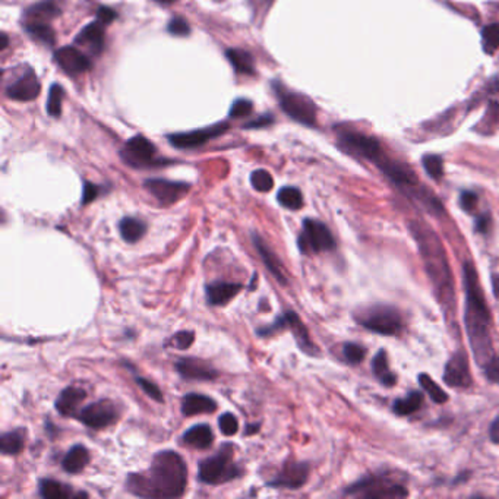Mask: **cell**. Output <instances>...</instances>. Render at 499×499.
<instances>
[{"mask_svg": "<svg viewBox=\"0 0 499 499\" xmlns=\"http://www.w3.org/2000/svg\"><path fill=\"white\" fill-rule=\"evenodd\" d=\"M187 485L185 460L175 451H160L152 458L149 469L132 473L126 479V489L141 498H179Z\"/></svg>", "mask_w": 499, "mask_h": 499, "instance_id": "1", "label": "cell"}, {"mask_svg": "<svg viewBox=\"0 0 499 499\" xmlns=\"http://www.w3.org/2000/svg\"><path fill=\"white\" fill-rule=\"evenodd\" d=\"M463 274L464 287H466V314H464L466 331L476 362L486 366L492 359L491 317L474 267L470 262H466Z\"/></svg>", "mask_w": 499, "mask_h": 499, "instance_id": "2", "label": "cell"}, {"mask_svg": "<svg viewBox=\"0 0 499 499\" xmlns=\"http://www.w3.org/2000/svg\"><path fill=\"white\" fill-rule=\"evenodd\" d=\"M411 233L418 240V246L441 302H453V279L446 261L445 251L437 234L425 225H411Z\"/></svg>", "mask_w": 499, "mask_h": 499, "instance_id": "3", "label": "cell"}, {"mask_svg": "<svg viewBox=\"0 0 499 499\" xmlns=\"http://www.w3.org/2000/svg\"><path fill=\"white\" fill-rule=\"evenodd\" d=\"M233 445L227 444L213 457L199 463L198 479L205 485H221L240 477L242 469L233 461Z\"/></svg>", "mask_w": 499, "mask_h": 499, "instance_id": "4", "label": "cell"}, {"mask_svg": "<svg viewBox=\"0 0 499 499\" xmlns=\"http://www.w3.org/2000/svg\"><path fill=\"white\" fill-rule=\"evenodd\" d=\"M272 88L277 95L280 106L287 116H290L296 122L306 125V126H315L317 124V107L311 98H307L303 94L288 91L283 84L272 82Z\"/></svg>", "mask_w": 499, "mask_h": 499, "instance_id": "5", "label": "cell"}, {"mask_svg": "<svg viewBox=\"0 0 499 499\" xmlns=\"http://www.w3.org/2000/svg\"><path fill=\"white\" fill-rule=\"evenodd\" d=\"M357 319L365 328L382 335L397 334L403 325L400 314L388 306H372L359 314Z\"/></svg>", "mask_w": 499, "mask_h": 499, "instance_id": "6", "label": "cell"}, {"mask_svg": "<svg viewBox=\"0 0 499 499\" xmlns=\"http://www.w3.org/2000/svg\"><path fill=\"white\" fill-rule=\"evenodd\" d=\"M298 246L302 253H319L335 248L334 237L324 222L312 218L303 221V229L298 239Z\"/></svg>", "mask_w": 499, "mask_h": 499, "instance_id": "7", "label": "cell"}, {"mask_svg": "<svg viewBox=\"0 0 499 499\" xmlns=\"http://www.w3.org/2000/svg\"><path fill=\"white\" fill-rule=\"evenodd\" d=\"M156 154L157 149L149 140H147L145 136L136 135L126 142L120 156L131 167H151L164 163L156 159Z\"/></svg>", "mask_w": 499, "mask_h": 499, "instance_id": "8", "label": "cell"}, {"mask_svg": "<svg viewBox=\"0 0 499 499\" xmlns=\"http://www.w3.org/2000/svg\"><path fill=\"white\" fill-rule=\"evenodd\" d=\"M338 144L346 152L375 163H378L384 157L380 142L373 140V138L362 133H353V132L342 133L340 136Z\"/></svg>", "mask_w": 499, "mask_h": 499, "instance_id": "9", "label": "cell"}, {"mask_svg": "<svg viewBox=\"0 0 499 499\" xmlns=\"http://www.w3.org/2000/svg\"><path fill=\"white\" fill-rule=\"evenodd\" d=\"M284 328H290L293 331V335L299 344V347L306 352L307 354H317V347L315 344L312 342L311 337H309V333L306 330V326L303 325V322L300 321V318L295 314V312H287L283 317H280L277 321H275L271 326H267V328H261L258 331L260 335H270L279 330H284Z\"/></svg>", "mask_w": 499, "mask_h": 499, "instance_id": "10", "label": "cell"}, {"mask_svg": "<svg viewBox=\"0 0 499 499\" xmlns=\"http://www.w3.org/2000/svg\"><path fill=\"white\" fill-rule=\"evenodd\" d=\"M78 419L91 429H102L117 420V407L110 400H98L78 413Z\"/></svg>", "mask_w": 499, "mask_h": 499, "instance_id": "11", "label": "cell"}, {"mask_svg": "<svg viewBox=\"0 0 499 499\" xmlns=\"http://www.w3.org/2000/svg\"><path fill=\"white\" fill-rule=\"evenodd\" d=\"M227 129H229V124H217L214 126L197 129L192 132L173 133V135H168L167 138H168V142L173 147L180 149H189L206 144L210 140H213V138L226 133Z\"/></svg>", "mask_w": 499, "mask_h": 499, "instance_id": "12", "label": "cell"}, {"mask_svg": "<svg viewBox=\"0 0 499 499\" xmlns=\"http://www.w3.org/2000/svg\"><path fill=\"white\" fill-rule=\"evenodd\" d=\"M144 186L161 205H171L178 202L189 192V187H191L187 183L171 182L166 179H148L145 180Z\"/></svg>", "mask_w": 499, "mask_h": 499, "instance_id": "13", "label": "cell"}, {"mask_svg": "<svg viewBox=\"0 0 499 499\" xmlns=\"http://www.w3.org/2000/svg\"><path fill=\"white\" fill-rule=\"evenodd\" d=\"M309 476V466L306 463H286L281 472L268 481V485L272 488H283V489H299L302 488Z\"/></svg>", "mask_w": 499, "mask_h": 499, "instance_id": "14", "label": "cell"}, {"mask_svg": "<svg viewBox=\"0 0 499 499\" xmlns=\"http://www.w3.org/2000/svg\"><path fill=\"white\" fill-rule=\"evenodd\" d=\"M444 381L454 388H467L472 384V376L466 354L458 352L448 360L444 371Z\"/></svg>", "mask_w": 499, "mask_h": 499, "instance_id": "15", "label": "cell"}, {"mask_svg": "<svg viewBox=\"0 0 499 499\" xmlns=\"http://www.w3.org/2000/svg\"><path fill=\"white\" fill-rule=\"evenodd\" d=\"M53 59L62 71H65L67 75H79L87 72L91 67L90 59L75 47L66 46L59 48L58 51H55Z\"/></svg>", "mask_w": 499, "mask_h": 499, "instance_id": "16", "label": "cell"}, {"mask_svg": "<svg viewBox=\"0 0 499 499\" xmlns=\"http://www.w3.org/2000/svg\"><path fill=\"white\" fill-rule=\"evenodd\" d=\"M176 371L180 376L186 380L195 381H213L218 376L217 369H214L210 364L195 357H182L178 360Z\"/></svg>", "mask_w": 499, "mask_h": 499, "instance_id": "17", "label": "cell"}, {"mask_svg": "<svg viewBox=\"0 0 499 499\" xmlns=\"http://www.w3.org/2000/svg\"><path fill=\"white\" fill-rule=\"evenodd\" d=\"M41 91V85L39 78L34 72H27L18 81L11 84L6 94L9 98L16 101H32L39 97Z\"/></svg>", "mask_w": 499, "mask_h": 499, "instance_id": "18", "label": "cell"}, {"mask_svg": "<svg viewBox=\"0 0 499 499\" xmlns=\"http://www.w3.org/2000/svg\"><path fill=\"white\" fill-rule=\"evenodd\" d=\"M244 288V284L230 283V281H214L206 286L205 293L206 300L213 306H221L229 303L239 291Z\"/></svg>", "mask_w": 499, "mask_h": 499, "instance_id": "19", "label": "cell"}, {"mask_svg": "<svg viewBox=\"0 0 499 499\" xmlns=\"http://www.w3.org/2000/svg\"><path fill=\"white\" fill-rule=\"evenodd\" d=\"M252 239H253V245H255L258 253H260L261 260L265 264L267 270L274 275L275 280L286 286L287 284V279H286V274L283 271V264L280 262L279 258L275 256V253L270 249V246L264 242L262 237L260 234L253 233Z\"/></svg>", "mask_w": 499, "mask_h": 499, "instance_id": "20", "label": "cell"}, {"mask_svg": "<svg viewBox=\"0 0 499 499\" xmlns=\"http://www.w3.org/2000/svg\"><path fill=\"white\" fill-rule=\"evenodd\" d=\"M376 164L380 166V168L382 170V173L388 179H391L395 185L415 186L418 183V179H416L415 175H413V171L407 166H404L401 163L392 161V160H388V159L382 157Z\"/></svg>", "mask_w": 499, "mask_h": 499, "instance_id": "21", "label": "cell"}, {"mask_svg": "<svg viewBox=\"0 0 499 499\" xmlns=\"http://www.w3.org/2000/svg\"><path fill=\"white\" fill-rule=\"evenodd\" d=\"M87 399V392L81 387L65 388L56 400V410L63 416H75L81 403Z\"/></svg>", "mask_w": 499, "mask_h": 499, "instance_id": "22", "label": "cell"}, {"mask_svg": "<svg viewBox=\"0 0 499 499\" xmlns=\"http://www.w3.org/2000/svg\"><path fill=\"white\" fill-rule=\"evenodd\" d=\"M75 43L87 47L94 55L101 53L102 47H105V28H102V24L98 21L88 24L78 34Z\"/></svg>", "mask_w": 499, "mask_h": 499, "instance_id": "23", "label": "cell"}, {"mask_svg": "<svg viewBox=\"0 0 499 499\" xmlns=\"http://www.w3.org/2000/svg\"><path fill=\"white\" fill-rule=\"evenodd\" d=\"M215 408H217V403L204 394H197V392L186 394L182 400V413L185 416L205 415V413L215 411Z\"/></svg>", "mask_w": 499, "mask_h": 499, "instance_id": "24", "label": "cell"}, {"mask_svg": "<svg viewBox=\"0 0 499 499\" xmlns=\"http://www.w3.org/2000/svg\"><path fill=\"white\" fill-rule=\"evenodd\" d=\"M60 15V8L55 0H41L25 12V22H50Z\"/></svg>", "mask_w": 499, "mask_h": 499, "instance_id": "25", "label": "cell"}, {"mask_svg": "<svg viewBox=\"0 0 499 499\" xmlns=\"http://www.w3.org/2000/svg\"><path fill=\"white\" fill-rule=\"evenodd\" d=\"M214 441V434L208 425H195L183 435V442L198 450L210 448Z\"/></svg>", "mask_w": 499, "mask_h": 499, "instance_id": "26", "label": "cell"}, {"mask_svg": "<svg viewBox=\"0 0 499 499\" xmlns=\"http://www.w3.org/2000/svg\"><path fill=\"white\" fill-rule=\"evenodd\" d=\"M88 461H90L88 450L85 448L84 445H74L72 448L69 450L66 453V455L63 457L62 467L67 473L76 474V473L82 472L85 467H87Z\"/></svg>", "mask_w": 499, "mask_h": 499, "instance_id": "27", "label": "cell"}, {"mask_svg": "<svg viewBox=\"0 0 499 499\" xmlns=\"http://www.w3.org/2000/svg\"><path fill=\"white\" fill-rule=\"evenodd\" d=\"M119 232L122 239L128 244H136L138 240H141L147 232V225L135 217H125L119 222Z\"/></svg>", "mask_w": 499, "mask_h": 499, "instance_id": "28", "label": "cell"}, {"mask_svg": "<svg viewBox=\"0 0 499 499\" xmlns=\"http://www.w3.org/2000/svg\"><path fill=\"white\" fill-rule=\"evenodd\" d=\"M226 56L237 74H244V75L255 74V63L249 51L240 50V48H229L226 51Z\"/></svg>", "mask_w": 499, "mask_h": 499, "instance_id": "29", "label": "cell"}, {"mask_svg": "<svg viewBox=\"0 0 499 499\" xmlns=\"http://www.w3.org/2000/svg\"><path fill=\"white\" fill-rule=\"evenodd\" d=\"M40 495L44 499H66L72 496V488L63 485L53 479H43L40 481Z\"/></svg>", "mask_w": 499, "mask_h": 499, "instance_id": "30", "label": "cell"}, {"mask_svg": "<svg viewBox=\"0 0 499 499\" xmlns=\"http://www.w3.org/2000/svg\"><path fill=\"white\" fill-rule=\"evenodd\" d=\"M24 448V434L21 429L18 431L5 432L0 438V451L5 455H16Z\"/></svg>", "mask_w": 499, "mask_h": 499, "instance_id": "31", "label": "cell"}, {"mask_svg": "<svg viewBox=\"0 0 499 499\" xmlns=\"http://www.w3.org/2000/svg\"><path fill=\"white\" fill-rule=\"evenodd\" d=\"M372 369L375 376L380 380L384 385L391 387L395 384V376L394 373L390 371L388 366V359H387V353L384 350L378 352V354L375 356L373 362H372Z\"/></svg>", "mask_w": 499, "mask_h": 499, "instance_id": "32", "label": "cell"}, {"mask_svg": "<svg viewBox=\"0 0 499 499\" xmlns=\"http://www.w3.org/2000/svg\"><path fill=\"white\" fill-rule=\"evenodd\" d=\"M423 403V395L418 391L415 392H410L406 399H400L394 403V411H395V415H400V416H407V415H411V413H415L416 410L420 408Z\"/></svg>", "mask_w": 499, "mask_h": 499, "instance_id": "33", "label": "cell"}, {"mask_svg": "<svg viewBox=\"0 0 499 499\" xmlns=\"http://www.w3.org/2000/svg\"><path fill=\"white\" fill-rule=\"evenodd\" d=\"M25 29L31 37L44 44L50 46L55 43V31L48 22H25Z\"/></svg>", "mask_w": 499, "mask_h": 499, "instance_id": "34", "label": "cell"}, {"mask_svg": "<svg viewBox=\"0 0 499 499\" xmlns=\"http://www.w3.org/2000/svg\"><path fill=\"white\" fill-rule=\"evenodd\" d=\"M277 199L287 210H300L302 205H303L302 192L298 187H293V186H286V187L280 189Z\"/></svg>", "mask_w": 499, "mask_h": 499, "instance_id": "35", "label": "cell"}, {"mask_svg": "<svg viewBox=\"0 0 499 499\" xmlns=\"http://www.w3.org/2000/svg\"><path fill=\"white\" fill-rule=\"evenodd\" d=\"M419 382H420L422 388L427 392L429 397H431L435 403L442 404V403H445L446 400H448V395H446V392L429 375L422 373L419 376Z\"/></svg>", "mask_w": 499, "mask_h": 499, "instance_id": "36", "label": "cell"}, {"mask_svg": "<svg viewBox=\"0 0 499 499\" xmlns=\"http://www.w3.org/2000/svg\"><path fill=\"white\" fill-rule=\"evenodd\" d=\"M481 46H484L485 53L493 55L499 48V24L486 25L481 31Z\"/></svg>", "mask_w": 499, "mask_h": 499, "instance_id": "37", "label": "cell"}, {"mask_svg": "<svg viewBox=\"0 0 499 499\" xmlns=\"http://www.w3.org/2000/svg\"><path fill=\"white\" fill-rule=\"evenodd\" d=\"M366 498L373 499H384V498H403L407 495V491L403 486L392 485V486H378V488H366Z\"/></svg>", "mask_w": 499, "mask_h": 499, "instance_id": "38", "label": "cell"}, {"mask_svg": "<svg viewBox=\"0 0 499 499\" xmlns=\"http://www.w3.org/2000/svg\"><path fill=\"white\" fill-rule=\"evenodd\" d=\"M65 91L59 84H53L48 91V101H47V112L50 116L59 117L62 114V101H63Z\"/></svg>", "mask_w": 499, "mask_h": 499, "instance_id": "39", "label": "cell"}, {"mask_svg": "<svg viewBox=\"0 0 499 499\" xmlns=\"http://www.w3.org/2000/svg\"><path fill=\"white\" fill-rule=\"evenodd\" d=\"M251 183L258 192H270L274 186V179L267 170H255L251 175Z\"/></svg>", "mask_w": 499, "mask_h": 499, "instance_id": "40", "label": "cell"}, {"mask_svg": "<svg viewBox=\"0 0 499 499\" xmlns=\"http://www.w3.org/2000/svg\"><path fill=\"white\" fill-rule=\"evenodd\" d=\"M423 167L426 173L435 180H439L444 175V163L442 159L438 156H426L423 157Z\"/></svg>", "mask_w": 499, "mask_h": 499, "instance_id": "41", "label": "cell"}, {"mask_svg": "<svg viewBox=\"0 0 499 499\" xmlns=\"http://www.w3.org/2000/svg\"><path fill=\"white\" fill-rule=\"evenodd\" d=\"M195 334L194 331H179L167 341V346H171L179 350H186L194 344Z\"/></svg>", "mask_w": 499, "mask_h": 499, "instance_id": "42", "label": "cell"}, {"mask_svg": "<svg viewBox=\"0 0 499 499\" xmlns=\"http://www.w3.org/2000/svg\"><path fill=\"white\" fill-rule=\"evenodd\" d=\"M342 353H344V359H346V362H349L352 365H357L365 359L366 350L362 346H359V344L347 342L342 349Z\"/></svg>", "mask_w": 499, "mask_h": 499, "instance_id": "43", "label": "cell"}, {"mask_svg": "<svg viewBox=\"0 0 499 499\" xmlns=\"http://www.w3.org/2000/svg\"><path fill=\"white\" fill-rule=\"evenodd\" d=\"M218 426H220V431H221L222 435L232 437V435H234L237 432L239 422L232 415V413H225V415H221L220 419H218Z\"/></svg>", "mask_w": 499, "mask_h": 499, "instance_id": "44", "label": "cell"}, {"mask_svg": "<svg viewBox=\"0 0 499 499\" xmlns=\"http://www.w3.org/2000/svg\"><path fill=\"white\" fill-rule=\"evenodd\" d=\"M136 384H138V387H140V388L148 395V397H151L154 401H157V403H163V401H164L163 394H161L160 388H159L156 384H154V382L145 380V378H136Z\"/></svg>", "mask_w": 499, "mask_h": 499, "instance_id": "45", "label": "cell"}, {"mask_svg": "<svg viewBox=\"0 0 499 499\" xmlns=\"http://www.w3.org/2000/svg\"><path fill=\"white\" fill-rule=\"evenodd\" d=\"M252 102L249 100H245V98H239L236 100L232 107H230V112H229V116L232 119H239V117H245V116H249L251 112H252Z\"/></svg>", "mask_w": 499, "mask_h": 499, "instance_id": "46", "label": "cell"}, {"mask_svg": "<svg viewBox=\"0 0 499 499\" xmlns=\"http://www.w3.org/2000/svg\"><path fill=\"white\" fill-rule=\"evenodd\" d=\"M167 31L170 34H173V36L186 37L187 34L191 32V28H189V24L183 18H180V16H176V18H173L168 22Z\"/></svg>", "mask_w": 499, "mask_h": 499, "instance_id": "47", "label": "cell"}, {"mask_svg": "<svg viewBox=\"0 0 499 499\" xmlns=\"http://www.w3.org/2000/svg\"><path fill=\"white\" fill-rule=\"evenodd\" d=\"M98 195H100V186H97L94 183H90V182H85L81 202H82V205H87L90 202H93L94 199H97Z\"/></svg>", "mask_w": 499, "mask_h": 499, "instance_id": "48", "label": "cell"}, {"mask_svg": "<svg viewBox=\"0 0 499 499\" xmlns=\"http://www.w3.org/2000/svg\"><path fill=\"white\" fill-rule=\"evenodd\" d=\"M460 204H461V208L464 211L472 213L477 205V195L474 192H469V191L463 192L460 197Z\"/></svg>", "mask_w": 499, "mask_h": 499, "instance_id": "49", "label": "cell"}, {"mask_svg": "<svg viewBox=\"0 0 499 499\" xmlns=\"http://www.w3.org/2000/svg\"><path fill=\"white\" fill-rule=\"evenodd\" d=\"M485 369H486L488 380L495 384H499V357H492L486 364Z\"/></svg>", "mask_w": 499, "mask_h": 499, "instance_id": "50", "label": "cell"}, {"mask_svg": "<svg viewBox=\"0 0 499 499\" xmlns=\"http://www.w3.org/2000/svg\"><path fill=\"white\" fill-rule=\"evenodd\" d=\"M116 16H117V13L112 8L101 6L97 12V21L102 25H107L116 20Z\"/></svg>", "mask_w": 499, "mask_h": 499, "instance_id": "51", "label": "cell"}, {"mask_svg": "<svg viewBox=\"0 0 499 499\" xmlns=\"http://www.w3.org/2000/svg\"><path fill=\"white\" fill-rule=\"evenodd\" d=\"M272 124V116L271 114H264V116H260L256 120H253V122H249L246 124L245 128H264V126H268Z\"/></svg>", "mask_w": 499, "mask_h": 499, "instance_id": "52", "label": "cell"}, {"mask_svg": "<svg viewBox=\"0 0 499 499\" xmlns=\"http://www.w3.org/2000/svg\"><path fill=\"white\" fill-rule=\"evenodd\" d=\"M489 437H491V439H492L495 444H499V418H496V419L493 420V423L491 425Z\"/></svg>", "mask_w": 499, "mask_h": 499, "instance_id": "53", "label": "cell"}, {"mask_svg": "<svg viewBox=\"0 0 499 499\" xmlns=\"http://www.w3.org/2000/svg\"><path fill=\"white\" fill-rule=\"evenodd\" d=\"M489 225H491V218L489 215H484V217H480L477 218V222H476V227L479 232H488L489 229Z\"/></svg>", "mask_w": 499, "mask_h": 499, "instance_id": "54", "label": "cell"}, {"mask_svg": "<svg viewBox=\"0 0 499 499\" xmlns=\"http://www.w3.org/2000/svg\"><path fill=\"white\" fill-rule=\"evenodd\" d=\"M6 46H8V36H6V34H2V46H0V48H6Z\"/></svg>", "mask_w": 499, "mask_h": 499, "instance_id": "55", "label": "cell"}, {"mask_svg": "<svg viewBox=\"0 0 499 499\" xmlns=\"http://www.w3.org/2000/svg\"><path fill=\"white\" fill-rule=\"evenodd\" d=\"M156 2H159V4H164V5H168V4L178 2V0H156Z\"/></svg>", "mask_w": 499, "mask_h": 499, "instance_id": "56", "label": "cell"}]
</instances>
